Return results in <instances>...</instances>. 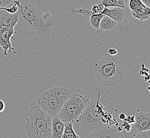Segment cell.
I'll list each match as a JSON object with an SVG mask.
<instances>
[{
	"mask_svg": "<svg viewBox=\"0 0 150 138\" xmlns=\"http://www.w3.org/2000/svg\"><path fill=\"white\" fill-rule=\"evenodd\" d=\"M18 8V20L15 33L30 39L42 41L51 37L53 19L40 0H12Z\"/></svg>",
	"mask_w": 150,
	"mask_h": 138,
	"instance_id": "1",
	"label": "cell"
},
{
	"mask_svg": "<svg viewBox=\"0 0 150 138\" xmlns=\"http://www.w3.org/2000/svg\"><path fill=\"white\" fill-rule=\"evenodd\" d=\"M94 73L99 84L110 87L121 83L124 77L125 70L117 55L107 53L95 64Z\"/></svg>",
	"mask_w": 150,
	"mask_h": 138,
	"instance_id": "2",
	"label": "cell"
},
{
	"mask_svg": "<svg viewBox=\"0 0 150 138\" xmlns=\"http://www.w3.org/2000/svg\"><path fill=\"white\" fill-rule=\"evenodd\" d=\"M97 102L96 99L91 101L84 112L73 122L74 130L79 138H88L93 133L107 125L102 120Z\"/></svg>",
	"mask_w": 150,
	"mask_h": 138,
	"instance_id": "3",
	"label": "cell"
},
{
	"mask_svg": "<svg viewBox=\"0 0 150 138\" xmlns=\"http://www.w3.org/2000/svg\"><path fill=\"white\" fill-rule=\"evenodd\" d=\"M53 118L36 105L26 114V133L31 138H52Z\"/></svg>",
	"mask_w": 150,
	"mask_h": 138,
	"instance_id": "4",
	"label": "cell"
},
{
	"mask_svg": "<svg viewBox=\"0 0 150 138\" xmlns=\"http://www.w3.org/2000/svg\"><path fill=\"white\" fill-rule=\"evenodd\" d=\"M70 95L69 90L66 88L54 87L40 95L37 106L53 118L58 115Z\"/></svg>",
	"mask_w": 150,
	"mask_h": 138,
	"instance_id": "5",
	"label": "cell"
},
{
	"mask_svg": "<svg viewBox=\"0 0 150 138\" xmlns=\"http://www.w3.org/2000/svg\"><path fill=\"white\" fill-rule=\"evenodd\" d=\"M87 97L77 93L70 95L57 116L64 123L74 122L90 104Z\"/></svg>",
	"mask_w": 150,
	"mask_h": 138,
	"instance_id": "6",
	"label": "cell"
},
{
	"mask_svg": "<svg viewBox=\"0 0 150 138\" xmlns=\"http://www.w3.org/2000/svg\"><path fill=\"white\" fill-rule=\"evenodd\" d=\"M135 123L132 124V129L126 137L134 138L137 132L150 130V113L139 112L135 114Z\"/></svg>",
	"mask_w": 150,
	"mask_h": 138,
	"instance_id": "7",
	"label": "cell"
},
{
	"mask_svg": "<svg viewBox=\"0 0 150 138\" xmlns=\"http://www.w3.org/2000/svg\"><path fill=\"white\" fill-rule=\"evenodd\" d=\"M14 27H15L12 26H4L0 28V46L3 49V54L4 56L8 55L7 53L8 51H9L10 53H11L12 51H15V49L12 47L10 42L11 38L19 44V43L13 37V35L15 33Z\"/></svg>",
	"mask_w": 150,
	"mask_h": 138,
	"instance_id": "8",
	"label": "cell"
},
{
	"mask_svg": "<svg viewBox=\"0 0 150 138\" xmlns=\"http://www.w3.org/2000/svg\"><path fill=\"white\" fill-rule=\"evenodd\" d=\"M101 14L110 17L117 23H120L125 15V8L119 7L104 8Z\"/></svg>",
	"mask_w": 150,
	"mask_h": 138,
	"instance_id": "9",
	"label": "cell"
},
{
	"mask_svg": "<svg viewBox=\"0 0 150 138\" xmlns=\"http://www.w3.org/2000/svg\"><path fill=\"white\" fill-rule=\"evenodd\" d=\"M18 20V12L11 14L3 9H0V28L4 26L15 27Z\"/></svg>",
	"mask_w": 150,
	"mask_h": 138,
	"instance_id": "10",
	"label": "cell"
},
{
	"mask_svg": "<svg viewBox=\"0 0 150 138\" xmlns=\"http://www.w3.org/2000/svg\"><path fill=\"white\" fill-rule=\"evenodd\" d=\"M117 131L109 125L102 127L90 135L88 138H119Z\"/></svg>",
	"mask_w": 150,
	"mask_h": 138,
	"instance_id": "11",
	"label": "cell"
},
{
	"mask_svg": "<svg viewBox=\"0 0 150 138\" xmlns=\"http://www.w3.org/2000/svg\"><path fill=\"white\" fill-rule=\"evenodd\" d=\"M131 12L133 17L140 21H146L150 18V7L144 4L139 6L135 10H132Z\"/></svg>",
	"mask_w": 150,
	"mask_h": 138,
	"instance_id": "12",
	"label": "cell"
},
{
	"mask_svg": "<svg viewBox=\"0 0 150 138\" xmlns=\"http://www.w3.org/2000/svg\"><path fill=\"white\" fill-rule=\"evenodd\" d=\"M64 123L57 116L53 118L52 122V138H62L64 133Z\"/></svg>",
	"mask_w": 150,
	"mask_h": 138,
	"instance_id": "13",
	"label": "cell"
},
{
	"mask_svg": "<svg viewBox=\"0 0 150 138\" xmlns=\"http://www.w3.org/2000/svg\"><path fill=\"white\" fill-rule=\"evenodd\" d=\"M117 23H115L114 20H113L110 17L104 15L100 21L99 28L108 32L115 29Z\"/></svg>",
	"mask_w": 150,
	"mask_h": 138,
	"instance_id": "14",
	"label": "cell"
},
{
	"mask_svg": "<svg viewBox=\"0 0 150 138\" xmlns=\"http://www.w3.org/2000/svg\"><path fill=\"white\" fill-rule=\"evenodd\" d=\"M73 122L64 123V133L62 138H79L72 127Z\"/></svg>",
	"mask_w": 150,
	"mask_h": 138,
	"instance_id": "15",
	"label": "cell"
},
{
	"mask_svg": "<svg viewBox=\"0 0 150 138\" xmlns=\"http://www.w3.org/2000/svg\"><path fill=\"white\" fill-rule=\"evenodd\" d=\"M101 3L104 8L119 7L125 8L124 0H101Z\"/></svg>",
	"mask_w": 150,
	"mask_h": 138,
	"instance_id": "16",
	"label": "cell"
},
{
	"mask_svg": "<svg viewBox=\"0 0 150 138\" xmlns=\"http://www.w3.org/2000/svg\"><path fill=\"white\" fill-rule=\"evenodd\" d=\"M104 15L102 14H94L90 16V23L91 25L95 29L99 28L100 23L102 17Z\"/></svg>",
	"mask_w": 150,
	"mask_h": 138,
	"instance_id": "17",
	"label": "cell"
},
{
	"mask_svg": "<svg viewBox=\"0 0 150 138\" xmlns=\"http://www.w3.org/2000/svg\"><path fill=\"white\" fill-rule=\"evenodd\" d=\"M70 12L72 13H79L81 15L86 16V17H90L92 15V13L91 10L89 9H85V8H79L78 9H74L71 7L69 8Z\"/></svg>",
	"mask_w": 150,
	"mask_h": 138,
	"instance_id": "18",
	"label": "cell"
},
{
	"mask_svg": "<svg viewBox=\"0 0 150 138\" xmlns=\"http://www.w3.org/2000/svg\"><path fill=\"white\" fill-rule=\"evenodd\" d=\"M144 3L142 0H129L128 2V8L132 10H134Z\"/></svg>",
	"mask_w": 150,
	"mask_h": 138,
	"instance_id": "19",
	"label": "cell"
},
{
	"mask_svg": "<svg viewBox=\"0 0 150 138\" xmlns=\"http://www.w3.org/2000/svg\"><path fill=\"white\" fill-rule=\"evenodd\" d=\"M104 6L101 3V1L98 2V3L94 6H93L91 9V11L92 13V15L94 14H100L103 11L104 9Z\"/></svg>",
	"mask_w": 150,
	"mask_h": 138,
	"instance_id": "20",
	"label": "cell"
},
{
	"mask_svg": "<svg viewBox=\"0 0 150 138\" xmlns=\"http://www.w3.org/2000/svg\"><path fill=\"white\" fill-rule=\"evenodd\" d=\"M134 138H150V131L145 130L137 132Z\"/></svg>",
	"mask_w": 150,
	"mask_h": 138,
	"instance_id": "21",
	"label": "cell"
},
{
	"mask_svg": "<svg viewBox=\"0 0 150 138\" xmlns=\"http://www.w3.org/2000/svg\"><path fill=\"white\" fill-rule=\"evenodd\" d=\"M13 5L11 8H6V7H3V8H1V9H3V10H6V11L8 12L9 13L14 14V13L18 12V8L15 3H13Z\"/></svg>",
	"mask_w": 150,
	"mask_h": 138,
	"instance_id": "22",
	"label": "cell"
},
{
	"mask_svg": "<svg viewBox=\"0 0 150 138\" xmlns=\"http://www.w3.org/2000/svg\"><path fill=\"white\" fill-rule=\"evenodd\" d=\"M122 126L124 127L125 130L126 132H129L132 129V124L126 121H124Z\"/></svg>",
	"mask_w": 150,
	"mask_h": 138,
	"instance_id": "23",
	"label": "cell"
},
{
	"mask_svg": "<svg viewBox=\"0 0 150 138\" xmlns=\"http://www.w3.org/2000/svg\"><path fill=\"white\" fill-rule=\"evenodd\" d=\"M13 3L12 0H0V9Z\"/></svg>",
	"mask_w": 150,
	"mask_h": 138,
	"instance_id": "24",
	"label": "cell"
},
{
	"mask_svg": "<svg viewBox=\"0 0 150 138\" xmlns=\"http://www.w3.org/2000/svg\"><path fill=\"white\" fill-rule=\"evenodd\" d=\"M124 121H126L128 123L132 124L134 123H135V116L134 115H129V116H128L127 117L126 116Z\"/></svg>",
	"mask_w": 150,
	"mask_h": 138,
	"instance_id": "25",
	"label": "cell"
},
{
	"mask_svg": "<svg viewBox=\"0 0 150 138\" xmlns=\"http://www.w3.org/2000/svg\"><path fill=\"white\" fill-rule=\"evenodd\" d=\"M107 53L108 54L111 55H116L118 53V51L115 49L113 48H110L109 49H108Z\"/></svg>",
	"mask_w": 150,
	"mask_h": 138,
	"instance_id": "26",
	"label": "cell"
},
{
	"mask_svg": "<svg viewBox=\"0 0 150 138\" xmlns=\"http://www.w3.org/2000/svg\"><path fill=\"white\" fill-rule=\"evenodd\" d=\"M5 109V104L2 100L0 99V113L2 112Z\"/></svg>",
	"mask_w": 150,
	"mask_h": 138,
	"instance_id": "27",
	"label": "cell"
},
{
	"mask_svg": "<svg viewBox=\"0 0 150 138\" xmlns=\"http://www.w3.org/2000/svg\"><path fill=\"white\" fill-rule=\"evenodd\" d=\"M126 118V115H125L124 113H121L119 115V118L122 121H124Z\"/></svg>",
	"mask_w": 150,
	"mask_h": 138,
	"instance_id": "28",
	"label": "cell"
},
{
	"mask_svg": "<svg viewBox=\"0 0 150 138\" xmlns=\"http://www.w3.org/2000/svg\"><path fill=\"white\" fill-rule=\"evenodd\" d=\"M142 2L144 3L146 6L150 7V0H142Z\"/></svg>",
	"mask_w": 150,
	"mask_h": 138,
	"instance_id": "29",
	"label": "cell"
}]
</instances>
